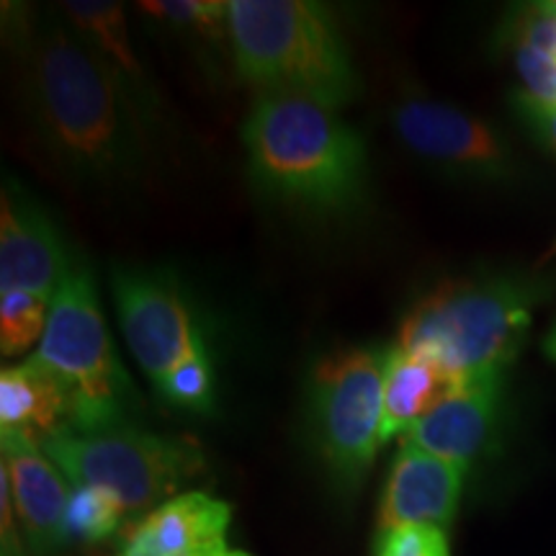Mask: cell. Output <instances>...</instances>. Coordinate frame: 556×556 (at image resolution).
<instances>
[{"label":"cell","instance_id":"14","mask_svg":"<svg viewBox=\"0 0 556 556\" xmlns=\"http://www.w3.org/2000/svg\"><path fill=\"white\" fill-rule=\"evenodd\" d=\"M229 520L232 510L225 500L199 490L180 492L131 526L127 541L157 556H204L227 548Z\"/></svg>","mask_w":556,"mask_h":556},{"label":"cell","instance_id":"22","mask_svg":"<svg viewBox=\"0 0 556 556\" xmlns=\"http://www.w3.org/2000/svg\"><path fill=\"white\" fill-rule=\"evenodd\" d=\"M513 60L516 70L526 86V99L556 106V58L548 52H541L536 47L513 41Z\"/></svg>","mask_w":556,"mask_h":556},{"label":"cell","instance_id":"15","mask_svg":"<svg viewBox=\"0 0 556 556\" xmlns=\"http://www.w3.org/2000/svg\"><path fill=\"white\" fill-rule=\"evenodd\" d=\"M73 433V413L62 387L31 358L0 371V438H18L45 448Z\"/></svg>","mask_w":556,"mask_h":556},{"label":"cell","instance_id":"25","mask_svg":"<svg viewBox=\"0 0 556 556\" xmlns=\"http://www.w3.org/2000/svg\"><path fill=\"white\" fill-rule=\"evenodd\" d=\"M119 556H157V554H152L150 548H144V546L135 544V541H127V544H124V548H122V554H119Z\"/></svg>","mask_w":556,"mask_h":556},{"label":"cell","instance_id":"16","mask_svg":"<svg viewBox=\"0 0 556 556\" xmlns=\"http://www.w3.org/2000/svg\"><path fill=\"white\" fill-rule=\"evenodd\" d=\"M469 381L458 379L446 366L428 356L389 348L384 366V417H381V446L397 435H407L435 407L462 392Z\"/></svg>","mask_w":556,"mask_h":556},{"label":"cell","instance_id":"19","mask_svg":"<svg viewBox=\"0 0 556 556\" xmlns=\"http://www.w3.org/2000/svg\"><path fill=\"white\" fill-rule=\"evenodd\" d=\"M127 518L122 500L103 486H73L65 513L67 541H83L96 544L114 536L119 531L122 520Z\"/></svg>","mask_w":556,"mask_h":556},{"label":"cell","instance_id":"17","mask_svg":"<svg viewBox=\"0 0 556 556\" xmlns=\"http://www.w3.org/2000/svg\"><path fill=\"white\" fill-rule=\"evenodd\" d=\"M62 16L67 18L70 29L86 41L106 65L114 70L135 96L139 109L152 122L155 99L150 93V80L144 73L142 60L131 47L127 13L122 3H106V0H67L60 5Z\"/></svg>","mask_w":556,"mask_h":556},{"label":"cell","instance_id":"6","mask_svg":"<svg viewBox=\"0 0 556 556\" xmlns=\"http://www.w3.org/2000/svg\"><path fill=\"white\" fill-rule=\"evenodd\" d=\"M50 462L73 486H103L122 500L127 516L155 510L180 495L206 469L193 438L150 433L137 426L101 433H65L47 443Z\"/></svg>","mask_w":556,"mask_h":556},{"label":"cell","instance_id":"5","mask_svg":"<svg viewBox=\"0 0 556 556\" xmlns=\"http://www.w3.org/2000/svg\"><path fill=\"white\" fill-rule=\"evenodd\" d=\"M62 387L73 413V433L131 426L139 392L116 356L106 317L86 263L67 255L52 296L50 319L31 356Z\"/></svg>","mask_w":556,"mask_h":556},{"label":"cell","instance_id":"11","mask_svg":"<svg viewBox=\"0 0 556 556\" xmlns=\"http://www.w3.org/2000/svg\"><path fill=\"white\" fill-rule=\"evenodd\" d=\"M464 471L446 458L402 443L379 503V533L402 526L446 528L456 516Z\"/></svg>","mask_w":556,"mask_h":556},{"label":"cell","instance_id":"4","mask_svg":"<svg viewBox=\"0 0 556 556\" xmlns=\"http://www.w3.org/2000/svg\"><path fill=\"white\" fill-rule=\"evenodd\" d=\"M539 296L523 278L443 281L402 319L397 348L438 361L464 381L505 374L526 343Z\"/></svg>","mask_w":556,"mask_h":556},{"label":"cell","instance_id":"20","mask_svg":"<svg viewBox=\"0 0 556 556\" xmlns=\"http://www.w3.org/2000/svg\"><path fill=\"white\" fill-rule=\"evenodd\" d=\"M52 299L31 291H0V351L21 356L45 338Z\"/></svg>","mask_w":556,"mask_h":556},{"label":"cell","instance_id":"8","mask_svg":"<svg viewBox=\"0 0 556 556\" xmlns=\"http://www.w3.org/2000/svg\"><path fill=\"white\" fill-rule=\"evenodd\" d=\"M119 328L152 384L189 358L208 356L191 302L170 274L119 266L111 270Z\"/></svg>","mask_w":556,"mask_h":556},{"label":"cell","instance_id":"7","mask_svg":"<svg viewBox=\"0 0 556 556\" xmlns=\"http://www.w3.org/2000/svg\"><path fill=\"white\" fill-rule=\"evenodd\" d=\"M389 348L353 345L323 356L307 381L312 443L340 492H356L381 448Z\"/></svg>","mask_w":556,"mask_h":556},{"label":"cell","instance_id":"21","mask_svg":"<svg viewBox=\"0 0 556 556\" xmlns=\"http://www.w3.org/2000/svg\"><path fill=\"white\" fill-rule=\"evenodd\" d=\"M155 389L168 405L189 409L197 415L214 413V371L208 356L189 358L186 364L173 368L165 379H160Z\"/></svg>","mask_w":556,"mask_h":556},{"label":"cell","instance_id":"2","mask_svg":"<svg viewBox=\"0 0 556 556\" xmlns=\"http://www.w3.org/2000/svg\"><path fill=\"white\" fill-rule=\"evenodd\" d=\"M248 170L281 204L348 214L366 199V144L338 109L296 96H258L242 122Z\"/></svg>","mask_w":556,"mask_h":556},{"label":"cell","instance_id":"3","mask_svg":"<svg viewBox=\"0 0 556 556\" xmlns=\"http://www.w3.org/2000/svg\"><path fill=\"white\" fill-rule=\"evenodd\" d=\"M229 52L258 96L343 109L361 90L336 16L312 0H229Z\"/></svg>","mask_w":556,"mask_h":556},{"label":"cell","instance_id":"18","mask_svg":"<svg viewBox=\"0 0 556 556\" xmlns=\"http://www.w3.org/2000/svg\"><path fill=\"white\" fill-rule=\"evenodd\" d=\"M137 9L180 37L229 47V0H144Z\"/></svg>","mask_w":556,"mask_h":556},{"label":"cell","instance_id":"23","mask_svg":"<svg viewBox=\"0 0 556 556\" xmlns=\"http://www.w3.org/2000/svg\"><path fill=\"white\" fill-rule=\"evenodd\" d=\"M377 556H451L448 536L435 526H402L379 536Z\"/></svg>","mask_w":556,"mask_h":556},{"label":"cell","instance_id":"12","mask_svg":"<svg viewBox=\"0 0 556 556\" xmlns=\"http://www.w3.org/2000/svg\"><path fill=\"white\" fill-rule=\"evenodd\" d=\"M3 441V475L11 482L13 510L24 528L26 546L34 556H52L67 544V479L39 446L0 438Z\"/></svg>","mask_w":556,"mask_h":556},{"label":"cell","instance_id":"1","mask_svg":"<svg viewBox=\"0 0 556 556\" xmlns=\"http://www.w3.org/2000/svg\"><path fill=\"white\" fill-rule=\"evenodd\" d=\"M18 52L31 122L62 168L93 186L142 176L150 119L119 75L62 24L24 29Z\"/></svg>","mask_w":556,"mask_h":556},{"label":"cell","instance_id":"26","mask_svg":"<svg viewBox=\"0 0 556 556\" xmlns=\"http://www.w3.org/2000/svg\"><path fill=\"white\" fill-rule=\"evenodd\" d=\"M544 353L556 364V323H554V328L548 330V336L544 340Z\"/></svg>","mask_w":556,"mask_h":556},{"label":"cell","instance_id":"10","mask_svg":"<svg viewBox=\"0 0 556 556\" xmlns=\"http://www.w3.org/2000/svg\"><path fill=\"white\" fill-rule=\"evenodd\" d=\"M67 250L47 212L16 184L0 199V291L54 296Z\"/></svg>","mask_w":556,"mask_h":556},{"label":"cell","instance_id":"24","mask_svg":"<svg viewBox=\"0 0 556 556\" xmlns=\"http://www.w3.org/2000/svg\"><path fill=\"white\" fill-rule=\"evenodd\" d=\"M518 111L528 122V127L536 131L541 142H544L552 152H556V106H544V103H536L526 99V96H520Z\"/></svg>","mask_w":556,"mask_h":556},{"label":"cell","instance_id":"9","mask_svg":"<svg viewBox=\"0 0 556 556\" xmlns=\"http://www.w3.org/2000/svg\"><path fill=\"white\" fill-rule=\"evenodd\" d=\"M392 124L407 152L446 176L475 184L516 178L518 160L503 131L469 111L415 96L392 111Z\"/></svg>","mask_w":556,"mask_h":556},{"label":"cell","instance_id":"27","mask_svg":"<svg viewBox=\"0 0 556 556\" xmlns=\"http://www.w3.org/2000/svg\"><path fill=\"white\" fill-rule=\"evenodd\" d=\"M204 556H250L248 552H238V548H219V552H212V554H204Z\"/></svg>","mask_w":556,"mask_h":556},{"label":"cell","instance_id":"13","mask_svg":"<svg viewBox=\"0 0 556 556\" xmlns=\"http://www.w3.org/2000/svg\"><path fill=\"white\" fill-rule=\"evenodd\" d=\"M505 374L471 379L405 435L407 443L467 469L490 446L500 420Z\"/></svg>","mask_w":556,"mask_h":556}]
</instances>
